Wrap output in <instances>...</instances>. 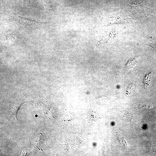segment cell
I'll return each mask as SVG.
<instances>
[{"instance_id": "cell-5", "label": "cell", "mask_w": 156, "mask_h": 156, "mask_svg": "<svg viewBox=\"0 0 156 156\" xmlns=\"http://www.w3.org/2000/svg\"><path fill=\"white\" fill-rule=\"evenodd\" d=\"M151 72L146 76L144 79V83L146 88H147L149 85L151 80Z\"/></svg>"}, {"instance_id": "cell-6", "label": "cell", "mask_w": 156, "mask_h": 156, "mask_svg": "<svg viewBox=\"0 0 156 156\" xmlns=\"http://www.w3.org/2000/svg\"><path fill=\"white\" fill-rule=\"evenodd\" d=\"M19 108H13L11 110L12 114L16 118L17 113Z\"/></svg>"}, {"instance_id": "cell-3", "label": "cell", "mask_w": 156, "mask_h": 156, "mask_svg": "<svg viewBox=\"0 0 156 156\" xmlns=\"http://www.w3.org/2000/svg\"><path fill=\"white\" fill-rule=\"evenodd\" d=\"M137 64L136 58L130 60L127 62L125 68V71L127 72L130 69L135 68Z\"/></svg>"}, {"instance_id": "cell-1", "label": "cell", "mask_w": 156, "mask_h": 156, "mask_svg": "<svg viewBox=\"0 0 156 156\" xmlns=\"http://www.w3.org/2000/svg\"><path fill=\"white\" fill-rule=\"evenodd\" d=\"M12 16L19 27L25 30L34 28L36 27L46 24L45 23L38 22L21 17L14 13H12Z\"/></svg>"}, {"instance_id": "cell-7", "label": "cell", "mask_w": 156, "mask_h": 156, "mask_svg": "<svg viewBox=\"0 0 156 156\" xmlns=\"http://www.w3.org/2000/svg\"><path fill=\"white\" fill-rule=\"evenodd\" d=\"M26 5L28 7H30L31 0H23Z\"/></svg>"}, {"instance_id": "cell-4", "label": "cell", "mask_w": 156, "mask_h": 156, "mask_svg": "<svg viewBox=\"0 0 156 156\" xmlns=\"http://www.w3.org/2000/svg\"><path fill=\"white\" fill-rule=\"evenodd\" d=\"M41 1L43 5L49 11L55 13L51 0H41Z\"/></svg>"}, {"instance_id": "cell-2", "label": "cell", "mask_w": 156, "mask_h": 156, "mask_svg": "<svg viewBox=\"0 0 156 156\" xmlns=\"http://www.w3.org/2000/svg\"><path fill=\"white\" fill-rule=\"evenodd\" d=\"M143 41L144 43L146 45L149 46L153 48H155V40L146 34L143 35Z\"/></svg>"}, {"instance_id": "cell-8", "label": "cell", "mask_w": 156, "mask_h": 156, "mask_svg": "<svg viewBox=\"0 0 156 156\" xmlns=\"http://www.w3.org/2000/svg\"><path fill=\"white\" fill-rule=\"evenodd\" d=\"M95 144H96V143H95L94 142L93 143V146L94 147L95 146H96V145H95Z\"/></svg>"}]
</instances>
